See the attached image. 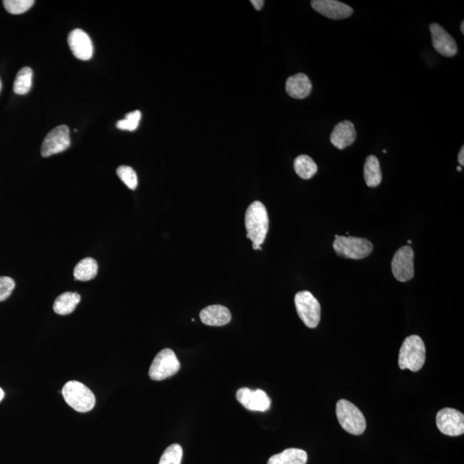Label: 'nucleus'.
Returning a JSON list of instances; mask_svg holds the SVG:
<instances>
[{
  "mask_svg": "<svg viewBox=\"0 0 464 464\" xmlns=\"http://www.w3.org/2000/svg\"><path fill=\"white\" fill-rule=\"evenodd\" d=\"M268 211L261 201H254L248 207L245 213V227L247 238L252 241L254 250L262 251L261 245L264 243L268 231Z\"/></svg>",
  "mask_w": 464,
  "mask_h": 464,
  "instance_id": "nucleus-1",
  "label": "nucleus"
},
{
  "mask_svg": "<svg viewBox=\"0 0 464 464\" xmlns=\"http://www.w3.org/2000/svg\"><path fill=\"white\" fill-rule=\"evenodd\" d=\"M425 361L426 347L421 338L416 334L406 338L399 353V367L416 373L424 366Z\"/></svg>",
  "mask_w": 464,
  "mask_h": 464,
  "instance_id": "nucleus-2",
  "label": "nucleus"
},
{
  "mask_svg": "<svg viewBox=\"0 0 464 464\" xmlns=\"http://www.w3.org/2000/svg\"><path fill=\"white\" fill-rule=\"evenodd\" d=\"M336 416L341 428L353 435L366 431L367 421L363 413L349 401L341 399L336 404Z\"/></svg>",
  "mask_w": 464,
  "mask_h": 464,
  "instance_id": "nucleus-3",
  "label": "nucleus"
},
{
  "mask_svg": "<svg viewBox=\"0 0 464 464\" xmlns=\"http://www.w3.org/2000/svg\"><path fill=\"white\" fill-rule=\"evenodd\" d=\"M62 395L67 404L77 412H90L95 407L93 392L80 382H67L62 388Z\"/></svg>",
  "mask_w": 464,
  "mask_h": 464,
  "instance_id": "nucleus-4",
  "label": "nucleus"
},
{
  "mask_svg": "<svg viewBox=\"0 0 464 464\" xmlns=\"http://www.w3.org/2000/svg\"><path fill=\"white\" fill-rule=\"evenodd\" d=\"M333 248L339 257L360 260L370 255L373 251V245L366 238L356 237L336 236Z\"/></svg>",
  "mask_w": 464,
  "mask_h": 464,
  "instance_id": "nucleus-5",
  "label": "nucleus"
},
{
  "mask_svg": "<svg viewBox=\"0 0 464 464\" xmlns=\"http://www.w3.org/2000/svg\"><path fill=\"white\" fill-rule=\"evenodd\" d=\"M180 362L173 350L165 348L160 351L153 360L149 370L152 380L162 381L174 376L180 370Z\"/></svg>",
  "mask_w": 464,
  "mask_h": 464,
  "instance_id": "nucleus-6",
  "label": "nucleus"
},
{
  "mask_svg": "<svg viewBox=\"0 0 464 464\" xmlns=\"http://www.w3.org/2000/svg\"><path fill=\"white\" fill-rule=\"evenodd\" d=\"M294 301L300 319L310 329H315L321 319V305L318 300L312 292L303 291L297 293Z\"/></svg>",
  "mask_w": 464,
  "mask_h": 464,
  "instance_id": "nucleus-7",
  "label": "nucleus"
},
{
  "mask_svg": "<svg viewBox=\"0 0 464 464\" xmlns=\"http://www.w3.org/2000/svg\"><path fill=\"white\" fill-rule=\"evenodd\" d=\"M414 251L410 246L402 247L395 252L391 262V269L398 281H409L414 278Z\"/></svg>",
  "mask_w": 464,
  "mask_h": 464,
  "instance_id": "nucleus-8",
  "label": "nucleus"
},
{
  "mask_svg": "<svg viewBox=\"0 0 464 464\" xmlns=\"http://www.w3.org/2000/svg\"><path fill=\"white\" fill-rule=\"evenodd\" d=\"M436 423L443 434L456 437L464 433V415L456 409H441L437 414Z\"/></svg>",
  "mask_w": 464,
  "mask_h": 464,
  "instance_id": "nucleus-9",
  "label": "nucleus"
},
{
  "mask_svg": "<svg viewBox=\"0 0 464 464\" xmlns=\"http://www.w3.org/2000/svg\"><path fill=\"white\" fill-rule=\"evenodd\" d=\"M71 145L70 130L67 126H58L44 139L42 146V155L47 158L66 151Z\"/></svg>",
  "mask_w": 464,
  "mask_h": 464,
  "instance_id": "nucleus-10",
  "label": "nucleus"
},
{
  "mask_svg": "<svg viewBox=\"0 0 464 464\" xmlns=\"http://www.w3.org/2000/svg\"><path fill=\"white\" fill-rule=\"evenodd\" d=\"M237 400L251 411L266 412L271 406L270 398L262 390L251 391L248 388H241L237 392Z\"/></svg>",
  "mask_w": 464,
  "mask_h": 464,
  "instance_id": "nucleus-11",
  "label": "nucleus"
},
{
  "mask_svg": "<svg viewBox=\"0 0 464 464\" xmlns=\"http://www.w3.org/2000/svg\"><path fill=\"white\" fill-rule=\"evenodd\" d=\"M68 45L73 56L78 60H89L93 56V43L84 30L76 29L68 36Z\"/></svg>",
  "mask_w": 464,
  "mask_h": 464,
  "instance_id": "nucleus-12",
  "label": "nucleus"
},
{
  "mask_svg": "<svg viewBox=\"0 0 464 464\" xmlns=\"http://www.w3.org/2000/svg\"><path fill=\"white\" fill-rule=\"evenodd\" d=\"M312 6L320 14L334 20L349 18L353 12L350 6L336 0H313Z\"/></svg>",
  "mask_w": 464,
  "mask_h": 464,
  "instance_id": "nucleus-13",
  "label": "nucleus"
},
{
  "mask_svg": "<svg viewBox=\"0 0 464 464\" xmlns=\"http://www.w3.org/2000/svg\"><path fill=\"white\" fill-rule=\"evenodd\" d=\"M430 32L432 34V45L437 52L445 57L456 56L457 46L455 40L442 26L438 23H432Z\"/></svg>",
  "mask_w": 464,
  "mask_h": 464,
  "instance_id": "nucleus-14",
  "label": "nucleus"
},
{
  "mask_svg": "<svg viewBox=\"0 0 464 464\" xmlns=\"http://www.w3.org/2000/svg\"><path fill=\"white\" fill-rule=\"evenodd\" d=\"M357 137L356 128L353 122L343 121L334 127L330 135V141L334 148L344 150L353 144Z\"/></svg>",
  "mask_w": 464,
  "mask_h": 464,
  "instance_id": "nucleus-15",
  "label": "nucleus"
},
{
  "mask_svg": "<svg viewBox=\"0 0 464 464\" xmlns=\"http://www.w3.org/2000/svg\"><path fill=\"white\" fill-rule=\"evenodd\" d=\"M201 322L208 326L227 325L231 320V314L227 307L215 305L206 307L200 313Z\"/></svg>",
  "mask_w": 464,
  "mask_h": 464,
  "instance_id": "nucleus-16",
  "label": "nucleus"
},
{
  "mask_svg": "<svg viewBox=\"0 0 464 464\" xmlns=\"http://www.w3.org/2000/svg\"><path fill=\"white\" fill-rule=\"evenodd\" d=\"M286 90L290 97L295 99H303L308 97L312 91V84L305 73H298L288 78L286 83Z\"/></svg>",
  "mask_w": 464,
  "mask_h": 464,
  "instance_id": "nucleus-17",
  "label": "nucleus"
},
{
  "mask_svg": "<svg viewBox=\"0 0 464 464\" xmlns=\"http://www.w3.org/2000/svg\"><path fill=\"white\" fill-rule=\"evenodd\" d=\"M308 455L301 449L290 448L269 459L268 464H306Z\"/></svg>",
  "mask_w": 464,
  "mask_h": 464,
  "instance_id": "nucleus-18",
  "label": "nucleus"
},
{
  "mask_svg": "<svg viewBox=\"0 0 464 464\" xmlns=\"http://www.w3.org/2000/svg\"><path fill=\"white\" fill-rule=\"evenodd\" d=\"M81 297L77 292H65L60 295L54 303V312L59 315H69L80 303Z\"/></svg>",
  "mask_w": 464,
  "mask_h": 464,
  "instance_id": "nucleus-19",
  "label": "nucleus"
},
{
  "mask_svg": "<svg viewBox=\"0 0 464 464\" xmlns=\"http://www.w3.org/2000/svg\"><path fill=\"white\" fill-rule=\"evenodd\" d=\"M364 178L370 187H376L381 183L382 172L377 156L371 155L367 159L364 165Z\"/></svg>",
  "mask_w": 464,
  "mask_h": 464,
  "instance_id": "nucleus-20",
  "label": "nucleus"
},
{
  "mask_svg": "<svg viewBox=\"0 0 464 464\" xmlns=\"http://www.w3.org/2000/svg\"><path fill=\"white\" fill-rule=\"evenodd\" d=\"M98 265L93 258H84L74 268V277L78 281H88L97 275Z\"/></svg>",
  "mask_w": 464,
  "mask_h": 464,
  "instance_id": "nucleus-21",
  "label": "nucleus"
},
{
  "mask_svg": "<svg viewBox=\"0 0 464 464\" xmlns=\"http://www.w3.org/2000/svg\"><path fill=\"white\" fill-rule=\"evenodd\" d=\"M295 172L302 179L308 180L312 178L317 172V165L310 156L300 155L294 161Z\"/></svg>",
  "mask_w": 464,
  "mask_h": 464,
  "instance_id": "nucleus-22",
  "label": "nucleus"
},
{
  "mask_svg": "<svg viewBox=\"0 0 464 464\" xmlns=\"http://www.w3.org/2000/svg\"><path fill=\"white\" fill-rule=\"evenodd\" d=\"M33 71L30 67H23L16 74L14 82V91L19 95L28 93L32 86Z\"/></svg>",
  "mask_w": 464,
  "mask_h": 464,
  "instance_id": "nucleus-23",
  "label": "nucleus"
},
{
  "mask_svg": "<svg viewBox=\"0 0 464 464\" xmlns=\"http://www.w3.org/2000/svg\"><path fill=\"white\" fill-rule=\"evenodd\" d=\"M183 450L178 443H174L163 453L159 464H181L182 463Z\"/></svg>",
  "mask_w": 464,
  "mask_h": 464,
  "instance_id": "nucleus-24",
  "label": "nucleus"
},
{
  "mask_svg": "<svg viewBox=\"0 0 464 464\" xmlns=\"http://www.w3.org/2000/svg\"><path fill=\"white\" fill-rule=\"evenodd\" d=\"M3 4L9 13L19 15L29 11L35 4V1L34 0H5Z\"/></svg>",
  "mask_w": 464,
  "mask_h": 464,
  "instance_id": "nucleus-25",
  "label": "nucleus"
},
{
  "mask_svg": "<svg viewBox=\"0 0 464 464\" xmlns=\"http://www.w3.org/2000/svg\"><path fill=\"white\" fill-rule=\"evenodd\" d=\"M117 175L125 185L132 190L136 189L138 186V177L135 170L132 167L122 165L117 169Z\"/></svg>",
  "mask_w": 464,
  "mask_h": 464,
  "instance_id": "nucleus-26",
  "label": "nucleus"
},
{
  "mask_svg": "<svg viewBox=\"0 0 464 464\" xmlns=\"http://www.w3.org/2000/svg\"><path fill=\"white\" fill-rule=\"evenodd\" d=\"M141 119V113L139 111H132L126 115L124 120L117 121L116 128L125 131H135L139 127Z\"/></svg>",
  "mask_w": 464,
  "mask_h": 464,
  "instance_id": "nucleus-27",
  "label": "nucleus"
},
{
  "mask_svg": "<svg viewBox=\"0 0 464 464\" xmlns=\"http://www.w3.org/2000/svg\"><path fill=\"white\" fill-rule=\"evenodd\" d=\"M15 286V281L12 278L0 277V302L5 301L11 296Z\"/></svg>",
  "mask_w": 464,
  "mask_h": 464,
  "instance_id": "nucleus-28",
  "label": "nucleus"
},
{
  "mask_svg": "<svg viewBox=\"0 0 464 464\" xmlns=\"http://www.w3.org/2000/svg\"><path fill=\"white\" fill-rule=\"evenodd\" d=\"M251 4L254 6L257 11H261L262 8H264V0H252Z\"/></svg>",
  "mask_w": 464,
  "mask_h": 464,
  "instance_id": "nucleus-29",
  "label": "nucleus"
},
{
  "mask_svg": "<svg viewBox=\"0 0 464 464\" xmlns=\"http://www.w3.org/2000/svg\"><path fill=\"white\" fill-rule=\"evenodd\" d=\"M459 162L461 166L464 165V146L461 148L459 154Z\"/></svg>",
  "mask_w": 464,
  "mask_h": 464,
  "instance_id": "nucleus-30",
  "label": "nucleus"
},
{
  "mask_svg": "<svg viewBox=\"0 0 464 464\" xmlns=\"http://www.w3.org/2000/svg\"><path fill=\"white\" fill-rule=\"evenodd\" d=\"M5 397V393L4 391H3L2 388H0V402L3 400V398Z\"/></svg>",
  "mask_w": 464,
  "mask_h": 464,
  "instance_id": "nucleus-31",
  "label": "nucleus"
},
{
  "mask_svg": "<svg viewBox=\"0 0 464 464\" xmlns=\"http://www.w3.org/2000/svg\"><path fill=\"white\" fill-rule=\"evenodd\" d=\"M461 32H462L463 35H464V22L463 21L462 23H461Z\"/></svg>",
  "mask_w": 464,
  "mask_h": 464,
  "instance_id": "nucleus-32",
  "label": "nucleus"
},
{
  "mask_svg": "<svg viewBox=\"0 0 464 464\" xmlns=\"http://www.w3.org/2000/svg\"><path fill=\"white\" fill-rule=\"evenodd\" d=\"M456 169L459 170V172H462V168H461V166L457 167Z\"/></svg>",
  "mask_w": 464,
  "mask_h": 464,
  "instance_id": "nucleus-33",
  "label": "nucleus"
},
{
  "mask_svg": "<svg viewBox=\"0 0 464 464\" xmlns=\"http://www.w3.org/2000/svg\"><path fill=\"white\" fill-rule=\"evenodd\" d=\"M1 87H2V84H1V80H0V91H1Z\"/></svg>",
  "mask_w": 464,
  "mask_h": 464,
  "instance_id": "nucleus-34",
  "label": "nucleus"
},
{
  "mask_svg": "<svg viewBox=\"0 0 464 464\" xmlns=\"http://www.w3.org/2000/svg\"><path fill=\"white\" fill-rule=\"evenodd\" d=\"M408 244H412V241H411V240H408Z\"/></svg>",
  "mask_w": 464,
  "mask_h": 464,
  "instance_id": "nucleus-35",
  "label": "nucleus"
},
{
  "mask_svg": "<svg viewBox=\"0 0 464 464\" xmlns=\"http://www.w3.org/2000/svg\"><path fill=\"white\" fill-rule=\"evenodd\" d=\"M383 152L386 153L387 152L386 150H384Z\"/></svg>",
  "mask_w": 464,
  "mask_h": 464,
  "instance_id": "nucleus-36",
  "label": "nucleus"
}]
</instances>
